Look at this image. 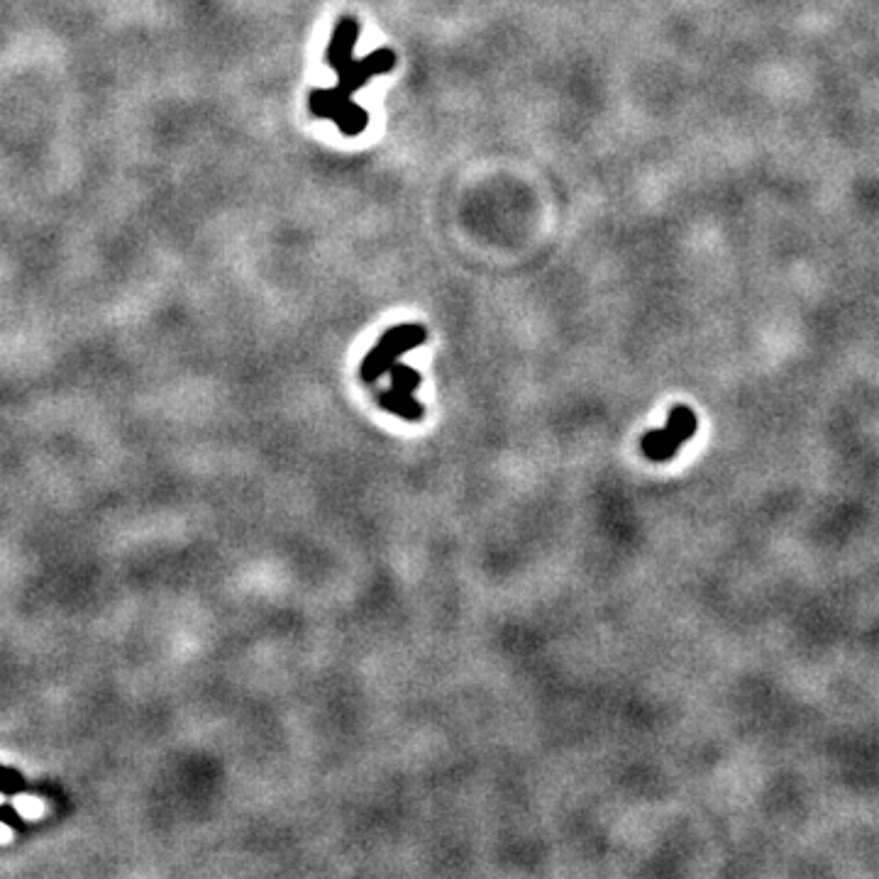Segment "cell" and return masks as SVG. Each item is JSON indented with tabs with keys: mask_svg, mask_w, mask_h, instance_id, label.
Listing matches in <instances>:
<instances>
[{
	"mask_svg": "<svg viewBox=\"0 0 879 879\" xmlns=\"http://www.w3.org/2000/svg\"><path fill=\"white\" fill-rule=\"evenodd\" d=\"M359 37V22L352 15H342L337 20L333 37L328 42L325 62L337 71L335 88H315L308 96V108L315 118L330 120L345 137H357L369 123V115L362 105L352 101V96L369 84L374 76L386 74L396 66V54L391 49H377L367 57L355 59V47Z\"/></svg>",
	"mask_w": 879,
	"mask_h": 879,
	"instance_id": "obj_1",
	"label": "cell"
},
{
	"mask_svg": "<svg viewBox=\"0 0 879 879\" xmlns=\"http://www.w3.org/2000/svg\"><path fill=\"white\" fill-rule=\"evenodd\" d=\"M428 340V333H425L423 325L418 323H406V325H396V328H389L377 345L367 352V357L362 359V367H359V374H362L364 384H374L379 377L389 374V369L401 359V355L406 352L416 350V347L423 345Z\"/></svg>",
	"mask_w": 879,
	"mask_h": 879,
	"instance_id": "obj_2",
	"label": "cell"
},
{
	"mask_svg": "<svg viewBox=\"0 0 879 879\" xmlns=\"http://www.w3.org/2000/svg\"><path fill=\"white\" fill-rule=\"evenodd\" d=\"M696 416L689 406H674L670 411V418H667L665 428H657L645 433V438L640 440V447H643L645 457L652 462H667L677 455L679 447L684 442H689L694 438L696 433Z\"/></svg>",
	"mask_w": 879,
	"mask_h": 879,
	"instance_id": "obj_3",
	"label": "cell"
},
{
	"mask_svg": "<svg viewBox=\"0 0 879 879\" xmlns=\"http://www.w3.org/2000/svg\"><path fill=\"white\" fill-rule=\"evenodd\" d=\"M379 403L384 411L394 413V416L403 418V420H420L425 416L423 403H418L416 398H413V394H401V391L391 389V386L389 389L381 391Z\"/></svg>",
	"mask_w": 879,
	"mask_h": 879,
	"instance_id": "obj_4",
	"label": "cell"
},
{
	"mask_svg": "<svg viewBox=\"0 0 879 879\" xmlns=\"http://www.w3.org/2000/svg\"><path fill=\"white\" fill-rule=\"evenodd\" d=\"M389 374H391V389L401 391V394H413V391L420 386V381H423L418 369H413L411 364H403V362H396L394 367L389 369Z\"/></svg>",
	"mask_w": 879,
	"mask_h": 879,
	"instance_id": "obj_5",
	"label": "cell"
},
{
	"mask_svg": "<svg viewBox=\"0 0 879 879\" xmlns=\"http://www.w3.org/2000/svg\"><path fill=\"white\" fill-rule=\"evenodd\" d=\"M22 811H27V814H37V811H40V804H32V799H25L22 801Z\"/></svg>",
	"mask_w": 879,
	"mask_h": 879,
	"instance_id": "obj_6",
	"label": "cell"
},
{
	"mask_svg": "<svg viewBox=\"0 0 879 879\" xmlns=\"http://www.w3.org/2000/svg\"><path fill=\"white\" fill-rule=\"evenodd\" d=\"M5 836H8V831H5V828H3V826H0V840H3Z\"/></svg>",
	"mask_w": 879,
	"mask_h": 879,
	"instance_id": "obj_7",
	"label": "cell"
}]
</instances>
